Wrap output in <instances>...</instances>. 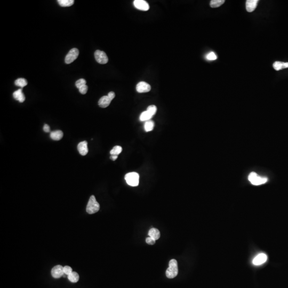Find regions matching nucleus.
I'll return each mask as SVG.
<instances>
[{
  "label": "nucleus",
  "mask_w": 288,
  "mask_h": 288,
  "mask_svg": "<svg viewBox=\"0 0 288 288\" xmlns=\"http://www.w3.org/2000/svg\"><path fill=\"white\" fill-rule=\"evenodd\" d=\"M178 273V262L176 259H171L169 263V267L166 270V276L168 278H175Z\"/></svg>",
  "instance_id": "1"
},
{
  "label": "nucleus",
  "mask_w": 288,
  "mask_h": 288,
  "mask_svg": "<svg viewBox=\"0 0 288 288\" xmlns=\"http://www.w3.org/2000/svg\"><path fill=\"white\" fill-rule=\"evenodd\" d=\"M100 209V205L96 200L94 195L91 196L89 200L87 206H86V212L89 214H94L98 212Z\"/></svg>",
  "instance_id": "2"
},
{
  "label": "nucleus",
  "mask_w": 288,
  "mask_h": 288,
  "mask_svg": "<svg viewBox=\"0 0 288 288\" xmlns=\"http://www.w3.org/2000/svg\"><path fill=\"white\" fill-rule=\"evenodd\" d=\"M125 180L130 186L133 187L138 186L139 182V175L137 172H129L126 174Z\"/></svg>",
  "instance_id": "3"
},
{
  "label": "nucleus",
  "mask_w": 288,
  "mask_h": 288,
  "mask_svg": "<svg viewBox=\"0 0 288 288\" xmlns=\"http://www.w3.org/2000/svg\"><path fill=\"white\" fill-rule=\"evenodd\" d=\"M249 180L254 185H260L267 182V178L258 176L255 172H251L248 177Z\"/></svg>",
  "instance_id": "4"
},
{
  "label": "nucleus",
  "mask_w": 288,
  "mask_h": 288,
  "mask_svg": "<svg viewBox=\"0 0 288 288\" xmlns=\"http://www.w3.org/2000/svg\"><path fill=\"white\" fill-rule=\"evenodd\" d=\"M79 55V51L77 48H73L68 52L65 57V62L66 64H69L76 60Z\"/></svg>",
  "instance_id": "5"
},
{
  "label": "nucleus",
  "mask_w": 288,
  "mask_h": 288,
  "mask_svg": "<svg viewBox=\"0 0 288 288\" xmlns=\"http://www.w3.org/2000/svg\"><path fill=\"white\" fill-rule=\"evenodd\" d=\"M94 57L96 61L100 64H107L108 62V57L106 53L102 51L96 50L94 52Z\"/></svg>",
  "instance_id": "6"
},
{
  "label": "nucleus",
  "mask_w": 288,
  "mask_h": 288,
  "mask_svg": "<svg viewBox=\"0 0 288 288\" xmlns=\"http://www.w3.org/2000/svg\"><path fill=\"white\" fill-rule=\"evenodd\" d=\"M134 6L137 9L142 11H147L150 9V6L146 1L144 0H135L134 2Z\"/></svg>",
  "instance_id": "7"
},
{
  "label": "nucleus",
  "mask_w": 288,
  "mask_h": 288,
  "mask_svg": "<svg viewBox=\"0 0 288 288\" xmlns=\"http://www.w3.org/2000/svg\"><path fill=\"white\" fill-rule=\"evenodd\" d=\"M64 274V267H62V265L54 266L51 270L52 277L55 278H60L63 276Z\"/></svg>",
  "instance_id": "8"
},
{
  "label": "nucleus",
  "mask_w": 288,
  "mask_h": 288,
  "mask_svg": "<svg viewBox=\"0 0 288 288\" xmlns=\"http://www.w3.org/2000/svg\"><path fill=\"white\" fill-rule=\"evenodd\" d=\"M151 89L150 85L145 82H140L138 83L136 86V90L139 93L148 92Z\"/></svg>",
  "instance_id": "9"
},
{
  "label": "nucleus",
  "mask_w": 288,
  "mask_h": 288,
  "mask_svg": "<svg viewBox=\"0 0 288 288\" xmlns=\"http://www.w3.org/2000/svg\"><path fill=\"white\" fill-rule=\"evenodd\" d=\"M267 259V256L265 254H260L256 256L253 259L252 262L254 265H260L266 262Z\"/></svg>",
  "instance_id": "10"
},
{
  "label": "nucleus",
  "mask_w": 288,
  "mask_h": 288,
  "mask_svg": "<svg viewBox=\"0 0 288 288\" xmlns=\"http://www.w3.org/2000/svg\"><path fill=\"white\" fill-rule=\"evenodd\" d=\"M78 150L80 154L82 156H85L88 154V142L86 141L80 142L78 145Z\"/></svg>",
  "instance_id": "11"
},
{
  "label": "nucleus",
  "mask_w": 288,
  "mask_h": 288,
  "mask_svg": "<svg viewBox=\"0 0 288 288\" xmlns=\"http://www.w3.org/2000/svg\"><path fill=\"white\" fill-rule=\"evenodd\" d=\"M112 100V99L108 95L104 96L99 100L98 105L102 108H106L110 105Z\"/></svg>",
  "instance_id": "12"
},
{
  "label": "nucleus",
  "mask_w": 288,
  "mask_h": 288,
  "mask_svg": "<svg viewBox=\"0 0 288 288\" xmlns=\"http://www.w3.org/2000/svg\"><path fill=\"white\" fill-rule=\"evenodd\" d=\"M258 0H247L246 1V9L249 12H253L256 9Z\"/></svg>",
  "instance_id": "13"
},
{
  "label": "nucleus",
  "mask_w": 288,
  "mask_h": 288,
  "mask_svg": "<svg viewBox=\"0 0 288 288\" xmlns=\"http://www.w3.org/2000/svg\"><path fill=\"white\" fill-rule=\"evenodd\" d=\"M13 96L16 100H18L20 102H23L25 100V97L22 93V89L14 91L13 94Z\"/></svg>",
  "instance_id": "14"
},
{
  "label": "nucleus",
  "mask_w": 288,
  "mask_h": 288,
  "mask_svg": "<svg viewBox=\"0 0 288 288\" xmlns=\"http://www.w3.org/2000/svg\"><path fill=\"white\" fill-rule=\"evenodd\" d=\"M63 137V132L61 130H56L50 133V138L54 140H59Z\"/></svg>",
  "instance_id": "15"
},
{
  "label": "nucleus",
  "mask_w": 288,
  "mask_h": 288,
  "mask_svg": "<svg viewBox=\"0 0 288 288\" xmlns=\"http://www.w3.org/2000/svg\"><path fill=\"white\" fill-rule=\"evenodd\" d=\"M148 235L150 238H153L154 240H158L160 238V232L159 230L156 229V228H152L149 230L148 232Z\"/></svg>",
  "instance_id": "16"
},
{
  "label": "nucleus",
  "mask_w": 288,
  "mask_h": 288,
  "mask_svg": "<svg viewBox=\"0 0 288 288\" xmlns=\"http://www.w3.org/2000/svg\"><path fill=\"white\" fill-rule=\"evenodd\" d=\"M273 67L276 70H280L288 68V62H275L273 64Z\"/></svg>",
  "instance_id": "17"
},
{
  "label": "nucleus",
  "mask_w": 288,
  "mask_h": 288,
  "mask_svg": "<svg viewBox=\"0 0 288 288\" xmlns=\"http://www.w3.org/2000/svg\"><path fill=\"white\" fill-rule=\"evenodd\" d=\"M152 117H153V116H152V115L147 110H146V111L142 112V113L141 114L139 119H140L141 121H145V122H146L147 121L150 120V118H152Z\"/></svg>",
  "instance_id": "18"
},
{
  "label": "nucleus",
  "mask_w": 288,
  "mask_h": 288,
  "mask_svg": "<svg viewBox=\"0 0 288 288\" xmlns=\"http://www.w3.org/2000/svg\"><path fill=\"white\" fill-rule=\"evenodd\" d=\"M154 127V122L153 121L149 120L145 122L144 125V129L146 132H150L153 130Z\"/></svg>",
  "instance_id": "19"
},
{
  "label": "nucleus",
  "mask_w": 288,
  "mask_h": 288,
  "mask_svg": "<svg viewBox=\"0 0 288 288\" xmlns=\"http://www.w3.org/2000/svg\"><path fill=\"white\" fill-rule=\"evenodd\" d=\"M58 3L62 7L72 6L74 3V0H58Z\"/></svg>",
  "instance_id": "20"
},
{
  "label": "nucleus",
  "mask_w": 288,
  "mask_h": 288,
  "mask_svg": "<svg viewBox=\"0 0 288 288\" xmlns=\"http://www.w3.org/2000/svg\"><path fill=\"white\" fill-rule=\"evenodd\" d=\"M68 280L70 281L72 283H76L78 282L80 277L78 273L75 272H72L71 274H70L68 276Z\"/></svg>",
  "instance_id": "21"
},
{
  "label": "nucleus",
  "mask_w": 288,
  "mask_h": 288,
  "mask_svg": "<svg viewBox=\"0 0 288 288\" xmlns=\"http://www.w3.org/2000/svg\"><path fill=\"white\" fill-rule=\"evenodd\" d=\"M14 84H15L16 86H19L20 88H22L27 85V81L25 78H18L17 80L15 81Z\"/></svg>",
  "instance_id": "22"
},
{
  "label": "nucleus",
  "mask_w": 288,
  "mask_h": 288,
  "mask_svg": "<svg viewBox=\"0 0 288 288\" xmlns=\"http://www.w3.org/2000/svg\"><path fill=\"white\" fill-rule=\"evenodd\" d=\"M224 0H212L210 1V6L211 8H218L224 4Z\"/></svg>",
  "instance_id": "23"
},
{
  "label": "nucleus",
  "mask_w": 288,
  "mask_h": 288,
  "mask_svg": "<svg viewBox=\"0 0 288 288\" xmlns=\"http://www.w3.org/2000/svg\"><path fill=\"white\" fill-rule=\"evenodd\" d=\"M122 151V147L120 146H114L112 150L110 151V154L111 155H117L118 156Z\"/></svg>",
  "instance_id": "24"
},
{
  "label": "nucleus",
  "mask_w": 288,
  "mask_h": 288,
  "mask_svg": "<svg viewBox=\"0 0 288 288\" xmlns=\"http://www.w3.org/2000/svg\"><path fill=\"white\" fill-rule=\"evenodd\" d=\"M147 110L153 116L157 112V107L155 105H150L147 107Z\"/></svg>",
  "instance_id": "25"
},
{
  "label": "nucleus",
  "mask_w": 288,
  "mask_h": 288,
  "mask_svg": "<svg viewBox=\"0 0 288 288\" xmlns=\"http://www.w3.org/2000/svg\"><path fill=\"white\" fill-rule=\"evenodd\" d=\"M86 80L83 79V78H81V79H79L76 81V83H75V86H76L77 88L79 89L83 86L86 85Z\"/></svg>",
  "instance_id": "26"
},
{
  "label": "nucleus",
  "mask_w": 288,
  "mask_h": 288,
  "mask_svg": "<svg viewBox=\"0 0 288 288\" xmlns=\"http://www.w3.org/2000/svg\"><path fill=\"white\" fill-rule=\"evenodd\" d=\"M206 58L209 60H214L217 59V57L214 52H211L206 55Z\"/></svg>",
  "instance_id": "27"
},
{
  "label": "nucleus",
  "mask_w": 288,
  "mask_h": 288,
  "mask_svg": "<svg viewBox=\"0 0 288 288\" xmlns=\"http://www.w3.org/2000/svg\"><path fill=\"white\" fill-rule=\"evenodd\" d=\"M64 274L68 276L73 272V270H72V268L70 266H66L64 267Z\"/></svg>",
  "instance_id": "28"
},
{
  "label": "nucleus",
  "mask_w": 288,
  "mask_h": 288,
  "mask_svg": "<svg viewBox=\"0 0 288 288\" xmlns=\"http://www.w3.org/2000/svg\"><path fill=\"white\" fill-rule=\"evenodd\" d=\"M88 87L86 84V85H84L83 86H81V88L78 89L79 90V92L81 94H86L87 91H88Z\"/></svg>",
  "instance_id": "29"
},
{
  "label": "nucleus",
  "mask_w": 288,
  "mask_h": 288,
  "mask_svg": "<svg viewBox=\"0 0 288 288\" xmlns=\"http://www.w3.org/2000/svg\"><path fill=\"white\" fill-rule=\"evenodd\" d=\"M146 242L148 244H150V245H153V244H155V240L152 238H150V237H149V238H146Z\"/></svg>",
  "instance_id": "30"
},
{
  "label": "nucleus",
  "mask_w": 288,
  "mask_h": 288,
  "mask_svg": "<svg viewBox=\"0 0 288 288\" xmlns=\"http://www.w3.org/2000/svg\"><path fill=\"white\" fill-rule=\"evenodd\" d=\"M43 130L44 132H49L50 131V126H48V124H45L43 126Z\"/></svg>",
  "instance_id": "31"
},
{
  "label": "nucleus",
  "mask_w": 288,
  "mask_h": 288,
  "mask_svg": "<svg viewBox=\"0 0 288 288\" xmlns=\"http://www.w3.org/2000/svg\"><path fill=\"white\" fill-rule=\"evenodd\" d=\"M108 96H109V97H110L111 99H112V100H113V99L115 98V93H114V92H112V91H111V92H110L109 93H108Z\"/></svg>",
  "instance_id": "32"
},
{
  "label": "nucleus",
  "mask_w": 288,
  "mask_h": 288,
  "mask_svg": "<svg viewBox=\"0 0 288 288\" xmlns=\"http://www.w3.org/2000/svg\"><path fill=\"white\" fill-rule=\"evenodd\" d=\"M118 158V156H117V155H111L110 158L113 161H115Z\"/></svg>",
  "instance_id": "33"
}]
</instances>
